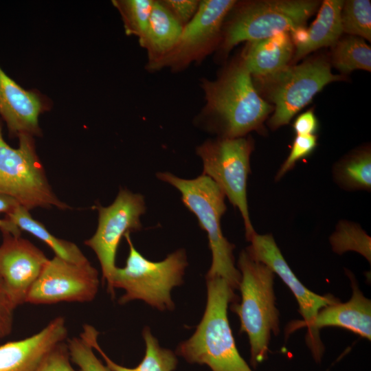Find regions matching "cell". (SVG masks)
I'll use <instances>...</instances> for the list:
<instances>
[{
    "label": "cell",
    "instance_id": "cell-1",
    "mask_svg": "<svg viewBox=\"0 0 371 371\" xmlns=\"http://www.w3.org/2000/svg\"><path fill=\"white\" fill-rule=\"evenodd\" d=\"M205 106L203 115L220 137H245L260 131L273 110L254 86L242 58L230 64L214 80H203Z\"/></svg>",
    "mask_w": 371,
    "mask_h": 371
},
{
    "label": "cell",
    "instance_id": "cell-2",
    "mask_svg": "<svg viewBox=\"0 0 371 371\" xmlns=\"http://www.w3.org/2000/svg\"><path fill=\"white\" fill-rule=\"evenodd\" d=\"M206 282L202 319L176 353L188 363L205 364L212 371H252L238 352L227 317L229 304L236 302L235 290L221 278H206Z\"/></svg>",
    "mask_w": 371,
    "mask_h": 371
},
{
    "label": "cell",
    "instance_id": "cell-3",
    "mask_svg": "<svg viewBox=\"0 0 371 371\" xmlns=\"http://www.w3.org/2000/svg\"><path fill=\"white\" fill-rule=\"evenodd\" d=\"M238 267L241 301L240 304L234 302L231 307L239 317L240 332L247 335L251 363L256 367L268 357L271 334L278 335L280 331L273 290L275 273L263 263L252 259L246 250L240 252Z\"/></svg>",
    "mask_w": 371,
    "mask_h": 371
},
{
    "label": "cell",
    "instance_id": "cell-4",
    "mask_svg": "<svg viewBox=\"0 0 371 371\" xmlns=\"http://www.w3.org/2000/svg\"><path fill=\"white\" fill-rule=\"evenodd\" d=\"M157 176L180 192L183 203L207 232L212 264L206 278H221L234 290L238 289L240 273L234 264L235 246L223 236L221 227V217L227 210L224 192L211 178L203 174L193 179H184L168 172H159Z\"/></svg>",
    "mask_w": 371,
    "mask_h": 371
},
{
    "label": "cell",
    "instance_id": "cell-5",
    "mask_svg": "<svg viewBox=\"0 0 371 371\" xmlns=\"http://www.w3.org/2000/svg\"><path fill=\"white\" fill-rule=\"evenodd\" d=\"M129 234L124 236L129 247L126 265L115 268L110 294L114 297L115 289H122L125 293L119 300L121 304L140 300L160 311L172 310L171 291L183 282L188 265L186 251L180 249L161 261H150L135 249Z\"/></svg>",
    "mask_w": 371,
    "mask_h": 371
},
{
    "label": "cell",
    "instance_id": "cell-6",
    "mask_svg": "<svg viewBox=\"0 0 371 371\" xmlns=\"http://www.w3.org/2000/svg\"><path fill=\"white\" fill-rule=\"evenodd\" d=\"M319 1L267 0L248 1L236 9L223 27L220 40L222 54L242 41H254L304 27L317 10Z\"/></svg>",
    "mask_w": 371,
    "mask_h": 371
},
{
    "label": "cell",
    "instance_id": "cell-7",
    "mask_svg": "<svg viewBox=\"0 0 371 371\" xmlns=\"http://www.w3.org/2000/svg\"><path fill=\"white\" fill-rule=\"evenodd\" d=\"M18 137L19 147L12 148L5 142L0 126V194L14 199L28 210L69 208L53 192L36 154L33 137L21 135Z\"/></svg>",
    "mask_w": 371,
    "mask_h": 371
},
{
    "label": "cell",
    "instance_id": "cell-8",
    "mask_svg": "<svg viewBox=\"0 0 371 371\" xmlns=\"http://www.w3.org/2000/svg\"><path fill=\"white\" fill-rule=\"evenodd\" d=\"M253 149L252 139L245 137L209 139L196 148V154L203 161V175L211 178L234 207L238 209L248 241L256 233L250 220L247 199Z\"/></svg>",
    "mask_w": 371,
    "mask_h": 371
},
{
    "label": "cell",
    "instance_id": "cell-9",
    "mask_svg": "<svg viewBox=\"0 0 371 371\" xmlns=\"http://www.w3.org/2000/svg\"><path fill=\"white\" fill-rule=\"evenodd\" d=\"M257 79L274 104V112L267 124L276 130L287 124L326 85L341 80L342 77L332 73L325 59L317 58L300 65H288L276 74Z\"/></svg>",
    "mask_w": 371,
    "mask_h": 371
},
{
    "label": "cell",
    "instance_id": "cell-10",
    "mask_svg": "<svg viewBox=\"0 0 371 371\" xmlns=\"http://www.w3.org/2000/svg\"><path fill=\"white\" fill-rule=\"evenodd\" d=\"M98 225L95 234L85 244L90 247L99 260L102 278L110 291L115 266V256L123 236L140 230V216L146 211L144 196L121 189L114 201L107 207H98Z\"/></svg>",
    "mask_w": 371,
    "mask_h": 371
},
{
    "label": "cell",
    "instance_id": "cell-11",
    "mask_svg": "<svg viewBox=\"0 0 371 371\" xmlns=\"http://www.w3.org/2000/svg\"><path fill=\"white\" fill-rule=\"evenodd\" d=\"M236 3L234 0L201 1L194 16L183 26L174 49L148 69L169 67L180 71L201 61L219 43L225 19Z\"/></svg>",
    "mask_w": 371,
    "mask_h": 371
},
{
    "label": "cell",
    "instance_id": "cell-12",
    "mask_svg": "<svg viewBox=\"0 0 371 371\" xmlns=\"http://www.w3.org/2000/svg\"><path fill=\"white\" fill-rule=\"evenodd\" d=\"M98 288V272L89 262L78 264L55 256L45 264L25 303L89 302L95 297Z\"/></svg>",
    "mask_w": 371,
    "mask_h": 371
},
{
    "label": "cell",
    "instance_id": "cell-13",
    "mask_svg": "<svg viewBox=\"0 0 371 371\" xmlns=\"http://www.w3.org/2000/svg\"><path fill=\"white\" fill-rule=\"evenodd\" d=\"M249 242L251 244L246 249L249 256L276 273L290 289L297 302L302 320L289 324L285 329L286 335L302 327L308 328L321 309L339 302L333 295H321L307 289L289 266L271 234L256 232Z\"/></svg>",
    "mask_w": 371,
    "mask_h": 371
},
{
    "label": "cell",
    "instance_id": "cell-14",
    "mask_svg": "<svg viewBox=\"0 0 371 371\" xmlns=\"http://www.w3.org/2000/svg\"><path fill=\"white\" fill-rule=\"evenodd\" d=\"M2 233L0 277L16 308L25 303L30 290L49 259L27 239Z\"/></svg>",
    "mask_w": 371,
    "mask_h": 371
},
{
    "label": "cell",
    "instance_id": "cell-15",
    "mask_svg": "<svg viewBox=\"0 0 371 371\" xmlns=\"http://www.w3.org/2000/svg\"><path fill=\"white\" fill-rule=\"evenodd\" d=\"M346 273L351 282L350 299L345 303L338 302L323 308L307 328L306 341L317 362L320 361L324 351L319 337V330L324 327H340L371 339L370 300L364 296L354 275L348 269Z\"/></svg>",
    "mask_w": 371,
    "mask_h": 371
},
{
    "label": "cell",
    "instance_id": "cell-16",
    "mask_svg": "<svg viewBox=\"0 0 371 371\" xmlns=\"http://www.w3.org/2000/svg\"><path fill=\"white\" fill-rule=\"evenodd\" d=\"M67 336L65 319H53L38 333L0 346V371H36L45 356Z\"/></svg>",
    "mask_w": 371,
    "mask_h": 371
},
{
    "label": "cell",
    "instance_id": "cell-17",
    "mask_svg": "<svg viewBox=\"0 0 371 371\" xmlns=\"http://www.w3.org/2000/svg\"><path fill=\"white\" fill-rule=\"evenodd\" d=\"M45 109L39 95L22 88L0 67V116L10 134L40 135L38 117Z\"/></svg>",
    "mask_w": 371,
    "mask_h": 371
},
{
    "label": "cell",
    "instance_id": "cell-18",
    "mask_svg": "<svg viewBox=\"0 0 371 371\" xmlns=\"http://www.w3.org/2000/svg\"><path fill=\"white\" fill-rule=\"evenodd\" d=\"M344 1L325 0L308 29L300 27L290 32L295 46V60L322 47L333 46L343 32L341 12Z\"/></svg>",
    "mask_w": 371,
    "mask_h": 371
},
{
    "label": "cell",
    "instance_id": "cell-19",
    "mask_svg": "<svg viewBox=\"0 0 371 371\" xmlns=\"http://www.w3.org/2000/svg\"><path fill=\"white\" fill-rule=\"evenodd\" d=\"M293 51L290 32H283L248 42L241 58L251 76L261 78L288 66Z\"/></svg>",
    "mask_w": 371,
    "mask_h": 371
},
{
    "label": "cell",
    "instance_id": "cell-20",
    "mask_svg": "<svg viewBox=\"0 0 371 371\" xmlns=\"http://www.w3.org/2000/svg\"><path fill=\"white\" fill-rule=\"evenodd\" d=\"M183 26L173 16L161 1L154 3L147 28L140 45L148 54L147 69L166 56L177 44Z\"/></svg>",
    "mask_w": 371,
    "mask_h": 371
},
{
    "label": "cell",
    "instance_id": "cell-21",
    "mask_svg": "<svg viewBox=\"0 0 371 371\" xmlns=\"http://www.w3.org/2000/svg\"><path fill=\"white\" fill-rule=\"evenodd\" d=\"M98 332L92 326L85 324L80 335L103 357L106 365L113 371H173L177 365V358L170 350L162 348L152 335L148 327L144 328L142 336L146 344L142 361L135 368H126L113 361L102 350L98 342Z\"/></svg>",
    "mask_w": 371,
    "mask_h": 371
},
{
    "label": "cell",
    "instance_id": "cell-22",
    "mask_svg": "<svg viewBox=\"0 0 371 371\" xmlns=\"http://www.w3.org/2000/svg\"><path fill=\"white\" fill-rule=\"evenodd\" d=\"M29 211L19 205L11 212L5 214V218L12 222L21 231H26L45 243L56 256L78 264L89 262L76 244L54 236L41 223L35 220Z\"/></svg>",
    "mask_w": 371,
    "mask_h": 371
},
{
    "label": "cell",
    "instance_id": "cell-23",
    "mask_svg": "<svg viewBox=\"0 0 371 371\" xmlns=\"http://www.w3.org/2000/svg\"><path fill=\"white\" fill-rule=\"evenodd\" d=\"M333 176L335 183L347 191L371 190V151L370 147L359 148L335 164Z\"/></svg>",
    "mask_w": 371,
    "mask_h": 371
},
{
    "label": "cell",
    "instance_id": "cell-24",
    "mask_svg": "<svg viewBox=\"0 0 371 371\" xmlns=\"http://www.w3.org/2000/svg\"><path fill=\"white\" fill-rule=\"evenodd\" d=\"M333 65L339 71L348 73L355 69L371 70V48L361 38L350 36L333 45Z\"/></svg>",
    "mask_w": 371,
    "mask_h": 371
},
{
    "label": "cell",
    "instance_id": "cell-25",
    "mask_svg": "<svg viewBox=\"0 0 371 371\" xmlns=\"http://www.w3.org/2000/svg\"><path fill=\"white\" fill-rule=\"evenodd\" d=\"M330 243L334 252L341 255L354 251L370 263V237L358 224L345 220L339 221L330 237Z\"/></svg>",
    "mask_w": 371,
    "mask_h": 371
},
{
    "label": "cell",
    "instance_id": "cell-26",
    "mask_svg": "<svg viewBox=\"0 0 371 371\" xmlns=\"http://www.w3.org/2000/svg\"><path fill=\"white\" fill-rule=\"evenodd\" d=\"M154 0H113L112 4L122 17L126 35L138 40L144 35L149 21Z\"/></svg>",
    "mask_w": 371,
    "mask_h": 371
},
{
    "label": "cell",
    "instance_id": "cell-27",
    "mask_svg": "<svg viewBox=\"0 0 371 371\" xmlns=\"http://www.w3.org/2000/svg\"><path fill=\"white\" fill-rule=\"evenodd\" d=\"M341 21L343 32L371 41V3L369 0L344 1Z\"/></svg>",
    "mask_w": 371,
    "mask_h": 371
},
{
    "label": "cell",
    "instance_id": "cell-28",
    "mask_svg": "<svg viewBox=\"0 0 371 371\" xmlns=\"http://www.w3.org/2000/svg\"><path fill=\"white\" fill-rule=\"evenodd\" d=\"M71 360L80 371H113L96 357L91 345L83 337H72L67 341Z\"/></svg>",
    "mask_w": 371,
    "mask_h": 371
},
{
    "label": "cell",
    "instance_id": "cell-29",
    "mask_svg": "<svg viewBox=\"0 0 371 371\" xmlns=\"http://www.w3.org/2000/svg\"><path fill=\"white\" fill-rule=\"evenodd\" d=\"M317 144V137L315 135H296L287 158L276 173L275 181L280 180L286 172L293 168L298 161L308 157Z\"/></svg>",
    "mask_w": 371,
    "mask_h": 371
},
{
    "label": "cell",
    "instance_id": "cell-30",
    "mask_svg": "<svg viewBox=\"0 0 371 371\" xmlns=\"http://www.w3.org/2000/svg\"><path fill=\"white\" fill-rule=\"evenodd\" d=\"M70 360L67 344L63 341L45 356L36 371H76Z\"/></svg>",
    "mask_w": 371,
    "mask_h": 371
},
{
    "label": "cell",
    "instance_id": "cell-31",
    "mask_svg": "<svg viewBox=\"0 0 371 371\" xmlns=\"http://www.w3.org/2000/svg\"><path fill=\"white\" fill-rule=\"evenodd\" d=\"M161 2L176 19L185 26L196 14L201 1L162 0Z\"/></svg>",
    "mask_w": 371,
    "mask_h": 371
},
{
    "label": "cell",
    "instance_id": "cell-32",
    "mask_svg": "<svg viewBox=\"0 0 371 371\" xmlns=\"http://www.w3.org/2000/svg\"><path fill=\"white\" fill-rule=\"evenodd\" d=\"M15 308L0 277V339L12 332Z\"/></svg>",
    "mask_w": 371,
    "mask_h": 371
},
{
    "label": "cell",
    "instance_id": "cell-33",
    "mask_svg": "<svg viewBox=\"0 0 371 371\" xmlns=\"http://www.w3.org/2000/svg\"><path fill=\"white\" fill-rule=\"evenodd\" d=\"M293 128L296 135H311L318 129V121L313 111H307L300 114L294 121Z\"/></svg>",
    "mask_w": 371,
    "mask_h": 371
},
{
    "label": "cell",
    "instance_id": "cell-34",
    "mask_svg": "<svg viewBox=\"0 0 371 371\" xmlns=\"http://www.w3.org/2000/svg\"><path fill=\"white\" fill-rule=\"evenodd\" d=\"M20 205L14 199L0 194V213L8 214Z\"/></svg>",
    "mask_w": 371,
    "mask_h": 371
},
{
    "label": "cell",
    "instance_id": "cell-35",
    "mask_svg": "<svg viewBox=\"0 0 371 371\" xmlns=\"http://www.w3.org/2000/svg\"><path fill=\"white\" fill-rule=\"evenodd\" d=\"M0 229L2 232H8L14 236H20L21 230L10 220L0 219Z\"/></svg>",
    "mask_w": 371,
    "mask_h": 371
}]
</instances>
